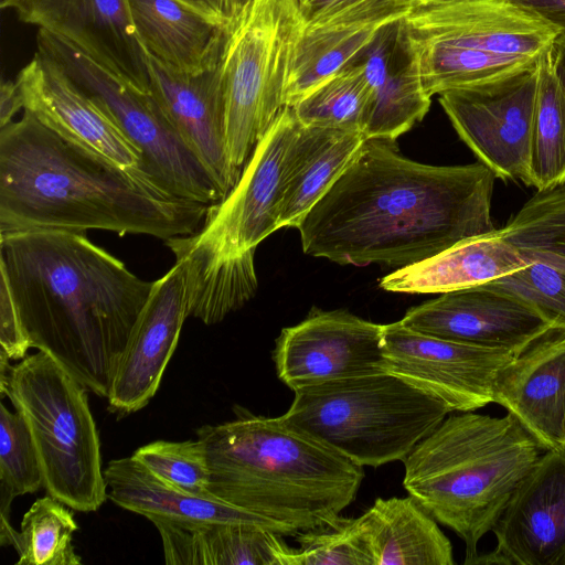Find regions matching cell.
Segmentation results:
<instances>
[{"label": "cell", "mask_w": 565, "mask_h": 565, "mask_svg": "<svg viewBox=\"0 0 565 565\" xmlns=\"http://www.w3.org/2000/svg\"><path fill=\"white\" fill-rule=\"evenodd\" d=\"M493 403L512 414L543 450L565 448V327H548L501 367Z\"/></svg>", "instance_id": "7402d4cb"}, {"label": "cell", "mask_w": 565, "mask_h": 565, "mask_svg": "<svg viewBox=\"0 0 565 565\" xmlns=\"http://www.w3.org/2000/svg\"><path fill=\"white\" fill-rule=\"evenodd\" d=\"M14 498L0 489V544L10 545L17 552L20 546V532L10 522V507Z\"/></svg>", "instance_id": "b9f144b4"}, {"label": "cell", "mask_w": 565, "mask_h": 565, "mask_svg": "<svg viewBox=\"0 0 565 565\" xmlns=\"http://www.w3.org/2000/svg\"><path fill=\"white\" fill-rule=\"evenodd\" d=\"M399 321L425 334L515 353L552 326L524 299L486 285L439 294Z\"/></svg>", "instance_id": "ac0fdd59"}, {"label": "cell", "mask_w": 565, "mask_h": 565, "mask_svg": "<svg viewBox=\"0 0 565 565\" xmlns=\"http://www.w3.org/2000/svg\"><path fill=\"white\" fill-rule=\"evenodd\" d=\"M374 565H454L452 546L412 495L375 500L358 518Z\"/></svg>", "instance_id": "f1b7e54d"}, {"label": "cell", "mask_w": 565, "mask_h": 565, "mask_svg": "<svg viewBox=\"0 0 565 565\" xmlns=\"http://www.w3.org/2000/svg\"><path fill=\"white\" fill-rule=\"evenodd\" d=\"M492 532L495 548L468 564L565 565V448L539 457Z\"/></svg>", "instance_id": "9a60e30c"}, {"label": "cell", "mask_w": 565, "mask_h": 565, "mask_svg": "<svg viewBox=\"0 0 565 565\" xmlns=\"http://www.w3.org/2000/svg\"><path fill=\"white\" fill-rule=\"evenodd\" d=\"M417 10V0H302L305 26L380 28Z\"/></svg>", "instance_id": "74e56055"}, {"label": "cell", "mask_w": 565, "mask_h": 565, "mask_svg": "<svg viewBox=\"0 0 565 565\" xmlns=\"http://www.w3.org/2000/svg\"><path fill=\"white\" fill-rule=\"evenodd\" d=\"M107 497L116 505L146 516L151 522L164 521L195 526L216 522L262 525L282 535L291 530L273 523L213 498L183 492L166 483L132 456L113 459L104 470Z\"/></svg>", "instance_id": "d4e9b609"}, {"label": "cell", "mask_w": 565, "mask_h": 565, "mask_svg": "<svg viewBox=\"0 0 565 565\" xmlns=\"http://www.w3.org/2000/svg\"><path fill=\"white\" fill-rule=\"evenodd\" d=\"M185 268L188 316L205 324L222 321L257 290L254 252L221 258L192 248L182 236L166 241Z\"/></svg>", "instance_id": "f546056e"}, {"label": "cell", "mask_w": 565, "mask_h": 565, "mask_svg": "<svg viewBox=\"0 0 565 565\" xmlns=\"http://www.w3.org/2000/svg\"><path fill=\"white\" fill-rule=\"evenodd\" d=\"M152 523L162 540L164 561L170 565H282L290 548L282 535L252 523Z\"/></svg>", "instance_id": "83f0119b"}, {"label": "cell", "mask_w": 565, "mask_h": 565, "mask_svg": "<svg viewBox=\"0 0 565 565\" xmlns=\"http://www.w3.org/2000/svg\"><path fill=\"white\" fill-rule=\"evenodd\" d=\"M303 26L301 0H249L228 23L221 72L227 149L239 171L286 107L289 70Z\"/></svg>", "instance_id": "9c48e42d"}, {"label": "cell", "mask_w": 565, "mask_h": 565, "mask_svg": "<svg viewBox=\"0 0 565 565\" xmlns=\"http://www.w3.org/2000/svg\"><path fill=\"white\" fill-rule=\"evenodd\" d=\"M212 497L300 532L338 525L364 472L334 448L279 417L239 416L196 429Z\"/></svg>", "instance_id": "277c9868"}, {"label": "cell", "mask_w": 565, "mask_h": 565, "mask_svg": "<svg viewBox=\"0 0 565 565\" xmlns=\"http://www.w3.org/2000/svg\"><path fill=\"white\" fill-rule=\"evenodd\" d=\"M138 39L166 66L200 73L220 64L228 22L181 0H128Z\"/></svg>", "instance_id": "cb8c5ba5"}, {"label": "cell", "mask_w": 565, "mask_h": 565, "mask_svg": "<svg viewBox=\"0 0 565 565\" xmlns=\"http://www.w3.org/2000/svg\"><path fill=\"white\" fill-rule=\"evenodd\" d=\"M249 0H224L225 15L230 21L235 18Z\"/></svg>", "instance_id": "f6af8a7d"}, {"label": "cell", "mask_w": 565, "mask_h": 565, "mask_svg": "<svg viewBox=\"0 0 565 565\" xmlns=\"http://www.w3.org/2000/svg\"><path fill=\"white\" fill-rule=\"evenodd\" d=\"M533 12L565 35V0H509Z\"/></svg>", "instance_id": "ab89813d"}, {"label": "cell", "mask_w": 565, "mask_h": 565, "mask_svg": "<svg viewBox=\"0 0 565 565\" xmlns=\"http://www.w3.org/2000/svg\"><path fill=\"white\" fill-rule=\"evenodd\" d=\"M188 317L185 268L177 262L154 281L117 362L107 396L114 413H135L154 396Z\"/></svg>", "instance_id": "d6986e66"}, {"label": "cell", "mask_w": 565, "mask_h": 565, "mask_svg": "<svg viewBox=\"0 0 565 565\" xmlns=\"http://www.w3.org/2000/svg\"><path fill=\"white\" fill-rule=\"evenodd\" d=\"M494 173L481 162L431 166L395 140L365 138L297 226L302 250L340 265L403 268L495 231Z\"/></svg>", "instance_id": "6da1fadb"}, {"label": "cell", "mask_w": 565, "mask_h": 565, "mask_svg": "<svg viewBox=\"0 0 565 565\" xmlns=\"http://www.w3.org/2000/svg\"><path fill=\"white\" fill-rule=\"evenodd\" d=\"M18 19L65 40L127 83L150 92L147 54L128 0H21Z\"/></svg>", "instance_id": "2e32d148"}, {"label": "cell", "mask_w": 565, "mask_h": 565, "mask_svg": "<svg viewBox=\"0 0 565 565\" xmlns=\"http://www.w3.org/2000/svg\"><path fill=\"white\" fill-rule=\"evenodd\" d=\"M31 349L11 290L3 277L0 281V352L10 360H21Z\"/></svg>", "instance_id": "f35d334b"}, {"label": "cell", "mask_w": 565, "mask_h": 565, "mask_svg": "<svg viewBox=\"0 0 565 565\" xmlns=\"http://www.w3.org/2000/svg\"><path fill=\"white\" fill-rule=\"evenodd\" d=\"M132 457L173 488L193 495L213 498L204 447L198 438L156 440L139 447Z\"/></svg>", "instance_id": "e575fe53"}, {"label": "cell", "mask_w": 565, "mask_h": 565, "mask_svg": "<svg viewBox=\"0 0 565 565\" xmlns=\"http://www.w3.org/2000/svg\"><path fill=\"white\" fill-rule=\"evenodd\" d=\"M371 89L365 138L396 140L420 121L430 107L405 19L380 26L352 60Z\"/></svg>", "instance_id": "603a6c76"}, {"label": "cell", "mask_w": 565, "mask_h": 565, "mask_svg": "<svg viewBox=\"0 0 565 565\" xmlns=\"http://www.w3.org/2000/svg\"><path fill=\"white\" fill-rule=\"evenodd\" d=\"M38 51L52 60L141 153L140 171L173 195L212 205L225 196L156 98L100 66L65 40L39 29Z\"/></svg>", "instance_id": "30bf717a"}, {"label": "cell", "mask_w": 565, "mask_h": 565, "mask_svg": "<svg viewBox=\"0 0 565 565\" xmlns=\"http://www.w3.org/2000/svg\"><path fill=\"white\" fill-rule=\"evenodd\" d=\"M450 413L388 372L295 391L282 417L361 467L404 460Z\"/></svg>", "instance_id": "52a82bcc"}, {"label": "cell", "mask_w": 565, "mask_h": 565, "mask_svg": "<svg viewBox=\"0 0 565 565\" xmlns=\"http://www.w3.org/2000/svg\"><path fill=\"white\" fill-rule=\"evenodd\" d=\"M297 125L292 108L284 107L257 142L236 185L209 206L203 226L188 235L194 247L217 257H238L280 228L285 154Z\"/></svg>", "instance_id": "7c38bea8"}, {"label": "cell", "mask_w": 565, "mask_h": 565, "mask_svg": "<svg viewBox=\"0 0 565 565\" xmlns=\"http://www.w3.org/2000/svg\"><path fill=\"white\" fill-rule=\"evenodd\" d=\"M552 57L558 75L565 81V35H559L552 47Z\"/></svg>", "instance_id": "ee69618b"}, {"label": "cell", "mask_w": 565, "mask_h": 565, "mask_svg": "<svg viewBox=\"0 0 565 565\" xmlns=\"http://www.w3.org/2000/svg\"><path fill=\"white\" fill-rule=\"evenodd\" d=\"M43 487L35 447L23 417L0 405V489L13 498Z\"/></svg>", "instance_id": "8d00e7d4"}, {"label": "cell", "mask_w": 565, "mask_h": 565, "mask_svg": "<svg viewBox=\"0 0 565 565\" xmlns=\"http://www.w3.org/2000/svg\"><path fill=\"white\" fill-rule=\"evenodd\" d=\"M501 230L529 266L486 284L565 327V181L537 191Z\"/></svg>", "instance_id": "e0dca14e"}, {"label": "cell", "mask_w": 565, "mask_h": 565, "mask_svg": "<svg viewBox=\"0 0 565 565\" xmlns=\"http://www.w3.org/2000/svg\"><path fill=\"white\" fill-rule=\"evenodd\" d=\"M431 97L537 67L559 30L509 0H467L405 18Z\"/></svg>", "instance_id": "8992f818"}, {"label": "cell", "mask_w": 565, "mask_h": 565, "mask_svg": "<svg viewBox=\"0 0 565 565\" xmlns=\"http://www.w3.org/2000/svg\"><path fill=\"white\" fill-rule=\"evenodd\" d=\"M193 8L201 10L212 17L222 19L226 22L224 0H181Z\"/></svg>", "instance_id": "7bdbcfd3"}, {"label": "cell", "mask_w": 565, "mask_h": 565, "mask_svg": "<svg viewBox=\"0 0 565 565\" xmlns=\"http://www.w3.org/2000/svg\"><path fill=\"white\" fill-rule=\"evenodd\" d=\"M23 106L64 139L126 169L141 166V153L92 98L39 51L17 77Z\"/></svg>", "instance_id": "ffe728a7"}, {"label": "cell", "mask_w": 565, "mask_h": 565, "mask_svg": "<svg viewBox=\"0 0 565 565\" xmlns=\"http://www.w3.org/2000/svg\"><path fill=\"white\" fill-rule=\"evenodd\" d=\"M383 371L440 401L451 412H473L493 403L498 372L515 354L384 324Z\"/></svg>", "instance_id": "4fadbf2b"}, {"label": "cell", "mask_w": 565, "mask_h": 565, "mask_svg": "<svg viewBox=\"0 0 565 565\" xmlns=\"http://www.w3.org/2000/svg\"><path fill=\"white\" fill-rule=\"evenodd\" d=\"M302 1V0H301Z\"/></svg>", "instance_id": "c3c4849f"}, {"label": "cell", "mask_w": 565, "mask_h": 565, "mask_svg": "<svg viewBox=\"0 0 565 565\" xmlns=\"http://www.w3.org/2000/svg\"><path fill=\"white\" fill-rule=\"evenodd\" d=\"M370 103L371 89L363 70L351 61L291 108L302 125L363 134Z\"/></svg>", "instance_id": "d6a6232c"}, {"label": "cell", "mask_w": 565, "mask_h": 565, "mask_svg": "<svg viewBox=\"0 0 565 565\" xmlns=\"http://www.w3.org/2000/svg\"><path fill=\"white\" fill-rule=\"evenodd\" d=\"M365 136L298 120L285 154L279 226L296 227L351 163Z\"/></svg>", "instance_id": "4316f807"}, {"label": "cell", "mask_w": 565, "mask_h": 565, "mask_svg": "<svg viewBox=\"0 0 565 565\" xmlns=\"http://www.w3.org/2000/svg\"><path fill=\"white\" fill-rule=\"evenodd\" d=\"M21 0H0L1 9H13Z\"/></svg>", "instance_id": "7dc6e473"}, {"label": "cell", "mask_w": 565, "mask_h": 565, "mask_svg": "<svg viewBox=\"0 0 565 565\" xmlns=\"http://www.w3.org/2000/svg\"><path fill=\"white\" fill-rule=\"evenodd\" d=\"M539 65L508 78L439 94L460 139L497 178L531 185Z\"/></svg>", "instance_id": "8fae6325"}, {"label": "cell", "mask_w": 565, "mask_h": 565, "mask_svg": "<svg viewBox=\"0 0 565 565\" xmlns=\"http://www.w3.org/2000/svg\"><path fill=\"white\" fill-rule=\"evenodd\" d=\"M147 63L150 93L226 196L242 171L227 149L221 62L200 73L173 70L149 54Z\"/></svg>", "instance_id": "44dd1931"}, {"label": "cell", "mask_w": 565, "mask_h": 565, "mask_svg": "<svg viewBox=\"0 0 565 565\" xmlns=\"http://www.w3.org/2000/svg\"><path fill=\"white\" fill-rule=\"evenodd\" d=\"M0 273L31 348L107 398L154 281L136 276L84 232L65 230L0 234Z\"/></svg>", "instance_id": "7a4b0ae2"}, {"label": "cell", "mask_w": 565, "mask_h": 565, "mask_svg": "<svg viewBox=\"0 0 565 565\" xmlns=\"http://www.w3.org/2000/svg\"><path fill=\"white\" fill-rule=\"evenodd\" d=\"M88 388L44 351L11 366L0 385L30 430L43 488L68 508L88 513L108 499Z\"/></svg>", "instance_id": "ba28073f"}, {"label": "cell", "mask_w": 565, "mask_h": 565, "mask_svg": "<svg viewBox=\"0 0 565 565\" xmlns=\"http://www.w3.org/2000/svg\"><path fill=\"white\" fill-rule=\"evenodd\" d=\"M467 0H417V9L451 4Z\"/></svg>", "instance_id": "bcb514c9"}, {"label": "cell", "mask_w": 565, "mask_h": 565, "mask_svg": "<svg viewBox=\"0 0 565 565\" xmlns=\"http://www.w3.org/2000/svg\"><path fill=\"white\" fill-rule=\"evenodd\" d=\"M23 108V98L17 81L2 79L0 86V128L12 122L14 115Z\"/></svg>", "instance_id": "60d3db41"}, {"label": "cell", "mask_w": 565, "mask_h": 565, "mask_svg": "<svg viewBox=\"0 0 565 565\" xmlns=\"http://www.w3.org/2000/svg\"><path fill=\"white\" fill-rule=\"evenodd\" d=\"M501 230L463 239L383 277L380 287L406 294H444L478 287L527 267Z\"/></svg>", "instance_id": "484cf974"}, {"label": "cell", "mask_w": 565, "mask_h": 565, "mask_svg": "<svg viewBox=\"0 0 565 565\" xmlns=\"http://www.w3.org/2000/svg\"><path fill=\"white\" fill-rule=\"evenodd\" d=\"M377 29L303 26L289 70L286 106H294L319 84L345 67L371 41Z\"/></svg>", "instance_id": "4dcf8cb0"}, {"label": "cell", "mask_w": 565, "mask_h": 565, "mask_svg": "<svg viewBox=\"0 0 565 565\" xmlns=\"http://www.w3.org/2000/svg\"><path fill=\"white\" fill-rule=\"evenodd\" d=\"M298 548H289L282 565H374L358 519H344L297 535Z\"/></svg>", "instance_id": "d590c367"}, {"label": "cell", "mask_w": 565, "mask_h": 565, "mask_svg": "<svg viewBox=\"0 0 565 565\" xmlns=\"http://www.w3.org/2000/svg\"><path fill=\"white\" fill-rule=\"evenodd\" d=\"M530 174L537 191L565 181V81L555 70L552 49L539 64Z\"/></svg>", "instance_id": "1f68e13d"}, {"label": "cell", "mask_w": 565, "mask_h": 565, "mask_svg": "<svg viewBox=\"0 0 565 565\" xmlns=\"http://www.w3.org/2000/svg\"><path fill=\"white\" fill-rule=\"evenodd\" d=\"M209 206L64 139L29 110L0 128V234L104 230L167 241L198 232Z\"/></svg>", "instance_id": "3957f363"}, {"label": "cell", "mask_w": 565, "mask_h": 565, "mask_svg": "<svg viewBox=\"0 0 565 565\" xmlns=\"http://www.w3.org/2000/svg\"><path fill=\"white\" fill-rule=\"evenodd\" d=\"M383 328L343 310L312 311L277 338L273 352L277 376L295 392L383 372Z\"/></svg>", "instance_id": "5bb4252c"}, {"label": "cell", "mask_w": 565, "mask_h": 565, "mask_svg": "<svg viewBox=\"0 0 565 565\" xmlns=\"http://www.w3.org/2000/svg\"><path fill=\"white\" fill-rule=\"evenodd\" d=\"M52 495L36 499L21 521L15 565H81L73 534L78 530L73 512Z\"/></svg>", "instance_id": "836d02e7"}, {"label": "cell", "mask_w": 565, "mask_h": 565, "mask_svg": "<svg viewBox=\"0 0 565 565\" xmlns=\"http://www.w3.org/2000/svg\"><path fill=\"white\" fill-rule=\"evenodd\" d=\"M542 447L510 413L446 417L403 460L409 495L466 545L465 564L492 531Z\"/></svg>", "instance_id": "5b68a950"}]
</instances>
